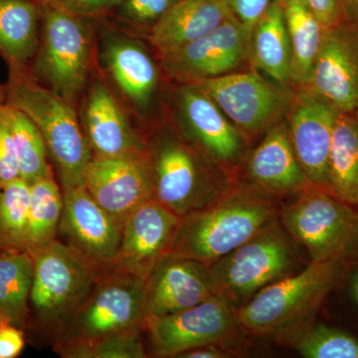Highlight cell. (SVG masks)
I'll return each mask as SVG.
<instances>
[{
  "mask_svg": "<svg viewBox=\"0 0 358 358\" xmlns=\"http://www.w3.org/2000/svg\"><path fill=\"white\" fill-rule=\"evenodd\" d=\"M63 211L62 188L53 176L30 185L29 221L26 250L35 251L57 239Z\"/></svg>",
  "mask_w": 358,
  "mask_h": 358,
  "instance_id": "f1b7e54d",
  "label": "cell"
},
{
  "mask_svg": "<svg viewBox=\"0 0 358 358\" xmlns=\"http://www.w3.org/2000/svg\"><path fill=\"white\" fill-rule=\"evenodd\" d=\"M145 319V278L114 266L101 273L83 303L55 336V343L94 341L143 326Z\"/></svg>",
  "mask_w": 358,
  "mask_h": 358,
  "instance_id": "ba28073f",
  "label": "cell"
},
{
  "mask_svg": "<svg viewBox=\"0 0 358 358\" xmlns=\"http://www.w3.org/2000/svg\"><path fill=\"white\" fill-rule=\"evenodd\" d=\"M143 333V326L134 327L88 343L59 341L54 346L60 357L67 358H145Z\"/></svg>",
  "mask_w": 358,
  "mask_h": 358,
  "instance_id": "4dcf8cb0",
  "label": "cell"
},
{
  "mask_svg": "<svg viewBox=\"0 0 358 358\" xmlns=\"http://www.w3.org/2000/svg\"><path fill=\"white\" fill-rule=\"evenodd\" d=\"M41 8L39 46L30 71L40 83L73 105L86 87L91 70L88 18L43 2Z\"/></svg>",
  "mask_w": 358,
  "mask_h": 358,
  "instance_id": "277c9868",
  "label": "cell"
},
{
  "mask_svg": "<svg viewBox=\"0 0 358 358\" xmlns=\"http://www.w3.org/2000/svg\"><path fill=\"white\" fill-rule=\"evenodd\" d=\"M180 107L188 133L200 152L218 166L236 164L243 154V141L220 108L194 84L181 89Z\"/></svg>",
  "mask_w": 358,
  "mask_h": 358,
  "instance_id": "d6986e66",
  "label": "cell"
},
{
  "mask_svg": "<svg viewBox=\"0 0 358 358\" xmlns=\"http://www.w3.org/2000/svg\"><path fill=\"white\" fill-rule=\"evenodd\" d=\"M106 60L124 96L141 107L145 105L157 85V67L147 51L134 42L117 39L108 46Z\"/></svg>",
  "mask_w": 358,
  "mask_h": 358,
  "instance_id": "484cf974",
  "label": "cell"
},
{
  "mask_svg": "<svg viewBox=\"0 0 358 358\" xmlns=\"http://www.w3.org/2000/svg\"><path fill=\"white\" fill-rule=\"evenodd\" d=\"M338 112L358 110V29L348 22L324 28L308 86Z\"/></svg>",
  "mask_w": 358,
  "mask_h": 358,
  "instance_id": "5bb4252c",
  "label": "cell"
},
{
  "mask_svg": "<svg viewBox=\"0 0 358 358\" xmlns=\"http://www.w3.org/2000/svg\"><path fill=\"white\" fill-rule=\"evenodd\" d=\"M329 192L358 208V110L336 115L329 152Z\"/></svg>",
  "mask_w": 358,
  "mask_h": 358,
  "instance_id": "d4e9b609",
  "label": "cell"
},
{
  "mask_svg": "<svg viewBox=\"0 0 358 358\" xmlns=\"http://www.w3.org/2000/svg\"><path fill=\"white\" fill-rule=\"evenodd\" d=\"M306 1L324 28L348 22L341 0H306Z\"/></svg>",
  "mask_w": 358,
  "mask_h": 358,
  "instance_id": "ab89813d",
  "label": "cell"
},
{
  "mask_svg": "<svg viewBox=\"0 0 358 358\" xmlns=\"http://www.w3.org/2000/svg\"><path fill=\"white\" fill-rule=\"evenodd\" d=\"M6 96L38 128L61 185H84L93 154L72 103L40 83L28 65L8 66Z\"/></svg>",
  "mask_w": 358,
  "mask_h": 358,
  "instance_id": "7a4b0ae2",
  "label": "cell"
},
{
  "mask_svg": "<svg viewBox=\"0 0 358 358\" xmlns=\"http://www.w3.org/2000/svg\"><path fill=\"white\" fill-rule=\"evenodd\" d=\"M178 0H121L115 6L117 15L134 24L154 25Z\"/></svg>",
  "mask_w": 358,
  "mask_h": 358,
  "instance_id": "836d02e7",
  "label": "cell"
},
{
  "mask_svg": "<svg viewBox=\"0 0 358 358\" xmlns=\"http://www.w3.org/2000/svg\"><path fill=\"white\" fill-rule=\"evenodd\" d=\"M249 34L233 16L204 36L162 55L164 68L183 82L222 76L236 69L246 55Z\"/></svg>",
  "mask_w": 358,
  "mask_h": 358,
  "instance_id": "2e32d148",
  "label": "cell"
},
{
  "mask_svg": "<svg viewBox=\"0 0 358 358\" xmlns=\"http://www.w3.org/2000/svg\"><path fill=\"white\" fill-rule=\"evenodd\" d=\"M252 59L277 83L292 80V47L280 0H274L250 33Z\"/></svg>",
  "mask_w": 358,
  "mask_h": 358,
  "instance_id": "cb8c5ba5",
  "label": "cell"
},
{
  "mask_svg": "<svg viewBox=\"0 0 358 358\" xmlns=\"http://www.w3.org/2000/svg\"><path fill=\"white\" fill-rule=\"evenodd\" d=\"M279 217L274 197L252 185L233 183L213 203L180 218L169 252L209 266Z\"/></svg>",
  "mask_w": 358,
  "mask_h": 358,
  "instance_id": "6da1fadb",
  "label": "cell"
},
{
  "mask_svg": "<svg viewBox=\"0 0 358 358\" xmlns=\"http://www.w3.org/2000/svg\"><path fill=\"white\" fill-rule=\"evenodd\" d=\"M62 192L60 241L98 268L114 267L121 246L122 224L93 199L85 185L62 186Z\"/></svg>",
  "mask_w": 358,
  "mask_h": 358,
  "instance_id": "7c38bea8",
  "label": "cell"
},
{
  "mask_svg": "<svg viewBox=\"0 0 358 358\" xmlns=\"http://www.w3.org/2000/svg\"><path fill=\"white\" fill-rule=\"evenodd\" d=\"M296 195L280 210L291 239L315 262L345 260L358 244V208L312 185Z\"/></svg>",
  "mask_w": 358,
  "mask_h": 358,
  "instance_id": "5b68a950",
  "label": "cell"
},
{
  "mask_svg": "<svg viewBox=\"0 0 358 358\" xmlns=\"http://www.w3.org/2000/svg\"><path fill=\"white\" fill-rule=\"evenodd\" d=\"M234 355H236V352L231 346L207 345L185 350L176 358H227L233 357Z\"/></svg>",
  "mask_w": 358,
  "mask_h": 358,
  "instance_id": "60d3db41",
  "label": "cell"
},
{
  "mask_svg": "<svg viewBox=\"0 0 358 358\" xmlns=\"http://www.w3.org/2000/svg\"><path fill=\"white\" fill-rule=\"evenodd\" d=\"M154 199L178 216L208 206L233 183L219 180L196 152L176 136L162 134L147 145Z\"/></svg>",
  "mask_w": 358,
  "mask_h": 358,
  "instance_id": "9c48e42d",
  "label": "cell"
},
{
  "mask_svg": "<svg viewBox=\"0 0 358 358\" xmlns=\"http://www.w3.org/2000/svg\"><path fill=\"white\" fill-rule=\"evenodd\" d=\"M84 185L93 199L124 225L140 205L154 199V183L147 150L99 157L87 166Z\"/></svg>",
  "mask_w": 358,
  "mask_h": 358,
  "instance_id": "4fadbf2b",
  "label": "cell"
},
{
  "mask_svg": "<svg viewBox=\"0 0 358 358\" xmlns=\"http://www.w3.org/2000/svg\"><path fill=\"white\" fill-rule=\"evenodd\" d=\"M346 20L358 29V0H341Z\"/></svg>",
  "mask_w": 358,
  "mask_h": 358,
  "instance_id": "b9f144b4",
  "label": "cell"
},
{
  "mask_svg": "<svg viewBox=\"0 0 358 358\" xmlns=\"http://www.w3.org/2000/svg\"><path fill=\"white\" fill-rule=\"evenodd\" d=\"M17 178H20V159L6 103L0 108V187Z\"/></svg>",
  "mask_w": 358,
  "mask_h": 358,
  "instance_id": "e575fe53",
  "label": "cell"
},
{
  "mask_svg": "<svg viewBox=\"0 0 358 358\" xmlns=\"http://www.w3.org/2000/svg\"><path fill=\"white\" fill-rule=\"evenodd\" d=\"M232 16L228 0H178L150 30V41L166 55L204 36Z\"/></svg>",
  "mask_w": 358,
  "mask_h": 358,
  "instance_id": "7402d4cb",
  "label": "cell"
},
{
  "mask_svg": "<svg viewBox=\"0 0 358 358\" xmlns=\"http://www.w3.org/2000/svg\"><path fill=\"white\" fill-rule=\"evenodd\" d=\"M6 103V85L0 84V108Z\"/></svg>",
  "mask_w": 358,
  "mask_h": 358,
  "instance_id": "7bdbcfd3",
  "label": "cell"
},
{
  "mask_svg": "<svg viewBox=\"0 0 358 358\" xmlns=\"http://www.w3.org/2000/svg\"><path fill=\"white\" fill-rule=\"evenodd\" d=\"M180 216L155 199L140 205L124 220L117 267L147 278L173 245Z\"/></svg>",
  "mask_w": 358,
  "mask_h": 358,
  "instance_id": "ac0fdd59",
  "label": "cell"
},
{
  "mask_svg": "<svg viewBox=\"0 0 358 358\" xmlns=\"http://www.w3.org/2000/svg\"><path fill=\"white\" fill-rule=\"evenodd\" d=\"M30 253L34 270L29 303L56 336L105 270L58 239Z\"/></svg>",
  "mask_w": 358,
  "mask_h": 358,
  "instance_id": "52a82bcc",
  "label": "cell"
},
{
  "mask_svg": "<svg viewBox=\"0 0 358 358\" xmlns=\"http://www.w3.org/2000/svg\"><path fill=\"white\" fill-rule=\"evenodd\" d=\"M24 334L13 322L0 320V358H15L24 348Z\"/></svg>",
  "mask_w": 358,
  "mask_h": 358,
  "instance_id": "f35d334b",
  "label": "cell"
},
{
  "mask_svg": "<svg viewBox=\"0 0 358 358\" xmlns=\"http://www.w3.org/2000/svg\"><path fill=\"white\" fill-rule=\"evenodd\" d=\"M296 350L306 358H358V338L345 329L310 324L296 341Z\"/></svg>",
  "mask_w": 358,
  "mask_h": 358,
  "instance_id": "d6a6232c",
  "label": "cell"
},
{
  "mask_svg": "<svg viewBox=\"0 0 358 358\" xmlns=\"http://www.w3.org/2000/svg\"><path fill=\"white\" fill-rule=\"evenodd\" d=\"M248 174L250 185L271 197L296 194L310 185L294 154L289 128L284 124L271 127L252 152Z\"/></svg>",
  "mask_w": 358,
  "mask_h": 358,
  "instance_id": "ffe728a7",
  "label": "cell"
},
{
  "mask_svg": "<svg viewBox=\"0 0 358 358\" xmlns=\"http://www.w3.org/2000/svg\"><path fill=\"white\" fill-rule=\"evenodd\" d=\"M40 0H0V57L7 66L29 64L40 41Z\"/></svg>",
  "mask_w": 358,
  "mask_h": 358,
  "instance_id": "603a6c76",
  "label": "cell"
},
{
  "mask_svg": "<svg viewBox=\"0 0 358 358\" xmlns=\"http://www.w3.org/2000/svg\"><path fill=\"white\" fill-rule=\"evenodd\" d=\"M292 47V80L307 87L319 53L324 25L306 0H280Z\"/></svg>",
  "mask_w": 358,
  "mask_h": 358,
  "instance_id": "4316f807",
  "label": "cell"
},
{
  "mask_svg": "<svg viewBox=\"0 0 358 358\" xmlns=\"http://www.w3.org/2000/svg\"><path fill=\"white\" fill-rule=\"evenodd\" d=\"M84 133L93 155L114 157L145 152L147 145L129 126L110 90L102 82L90 89L84 107Z\"/></svg>",
  "mask_w": 358,
  "mask_h": 358,
  "instance_id": "44dd1931",
  "label": "cell"
},
{
  "mask_svg": "<svg viewBox=\"0 0 358 358\" xmlns=\"http://www.w3.org/2000/svg\"><path fill=\"white\" fill-rule=\"evenodd\" d=\"M213 294L208 265L169 252L160 257L145 278L147 317L180 312Z\"/></svg>",
  "mask_w": 358,
  "mask_h": 358,
  "instance_id": "e0dca14e",
  "label": "cell"
},
{
  "mask_svg": "<svg viewBox=\"0 0 358 358\" xmlns=\"http://www.w3.org/2000/svg\"><path fill=\"white\" fill-rule=\"evenodd\" d=\"M120 1H121V0H117V4L119 3Z\"/></svg>",
  "mask_w": 358,
  "mask_h": 358,
  "instance_id": "ee69618b",
  "label": "cell"
},
{
  "mask_svg": "<svg viewBox=\"0 0 358 358\" xmlns=\"http://www.w3.org/2000/svg\"><path fill=\"white\" fill-rule=\"evenodd\" d=\"M274 0H228L231 13L249 34Z\"/></svg>",
  "mask_w": 358,
  "mask_h": 358,
  "instance_id": "74e56055",
  "label": "cell"
},
{
  "mask_svg": "<svg viewBox=\"0 0 358 358\" xmlns=\"http://www.w3.org/2000/svg\"><path fill=\"white\" fill-rule=\"evenodd\" d=\"M152 353L157 357L176 358L199 346H231L245 333L237 310L220 294H213L197 305L143 322Z\"/></svg>",
  "mask_w": 358,
  "mask_h": 358,
  "instance_id": "30bf717a",
  "label": "cell"
},
{
  "mask_svg": "<svg viewBox=\"0 0 358 358\" xmlns=\"http://www.w3.org/2000/svg\"><path fill=\"white\" fill-rule=\"evenodd\" d=\"M43 3L56 7L73 15L80 17L100 18L109 14L117 0H40Z\"/></svg>",
  "mask_w": 358,
  "mask_h": 358,
  "instance_id": "d590c367",
  "label": "cell"
},
{
  "mask_svg": "<svg viewBox=\"0 0 358 358\" xmlns=\"http://www.w3.org/2000/svg\"><path fill=\"white\" fill-rule=\"evenodd\" d=\"M334 288L343 289L346 303L358 317V244L343 260V272Z\"/></svg>",
  "mask_w": 358,
  "mask_h": 358,
  "instance_id": "8d00e7d4",
  "label": "cell"
},
{
  "mask_svg": "<svg viewBox=\"0 0 358 358\" xmlns=\"http://www.w3.org/2000/svg\"><path fill=\"white\" fill-rule=\"evenodd\" d=\"M296 265L291 237L277 221L209 268L215 294L237 310L268 285L294 274Z\"/></svg>",
  "mask_w": 358,
  "mask_h": 358,
  "instance_id": "8992f818",
  "label": "cell"
},
{
  "mask_svg": "<svg viewBox=\"0 0 358 358\" xmlns=\"http://www.w3.org/2000/svg\"><path fill=\"white\" fill-rule=\"evenodd\" d=\"M30 185L17 178L0 187V247L26 250Z\"/></svg>",
  "mask_w": 358,
  "mask_h": 358,
  "instance_id": "1f68e13d",
  "label": "cell"
},
{
  "mask_svg": "<svg viewBox=\"0 0 358 358\" xmlns=\"http://www.w3.org/2000/svg\"><path fill=\"white\" fill-rule=\"evenodd\" d=\"M233 124L244 133L255 134L271 128L289 112L291 93L255 73H228L194 82Z\"/></svg>",
  "mask_w": 358,
  "mask_h": 358,
  "instance_id": "8fae6325",
  "label": "cell"
},
{
  "mask_svg": "<svg viewBox=\"0 0 358 358\" xmlns=\"http://www.w3.org/2000/svg\"><path fill=\"white\" fill-rule=\"evenodd\" d=\"M6 113L17 148L20 178L31 185L39 179L53 176L46 143L38 128L24 113L8 103Z\"/></svg>",
  "mask_w": 358,
  "mask_h": 358,
  "instance_id": "f546056e",
  "label": "cell"
},
{
  "mask_svg": "<svg viewBox=\"0 0 358 358\" xmlns=\"http://www.w3.org/2000/svg\"><path fill=\"white\" fill-rule=\"evenodd\" d=\"M343 268V260L312 261L301 272L268 285L237 308L242 329L258 336L300 334L333 293Z\"/></svg>",
  "mask_w": 358,
  "mask_h": 358,
  "instance_id": "3957f363",
  "label": "cell"
},
{
  "mask_svg": "<svg viewBox=\"0 0 358 358\" xmlns=\"http://www.w3.org/2000/svg\"><path fill=\"white\" fill-rule=\"evenodd\" d=\"M289 113V136L306 178L310 185L329 192V152L338 110L305 88L294 96Z\"/></svg>",
  "mask_w": 358,
  "mask_h": 358,
  "instance_id": "9a60e30c",
  "label": "cell"
},
{
  "mask_svg": "<svg viewBox=\"0 0 358 358\" xmlns=\"http://www.w3.org/2000/svg\"><path fill=\"white\" fill-rule=\"evenodd\" d=\"M34 263L27 250L0 252V320L20 326L28 313Z\"/></svg>",
  "mask_w": 358,
  "mask_h": 358,
  "instance_id": "83f0119b",
  "label": "cell"
}]
</instances>
